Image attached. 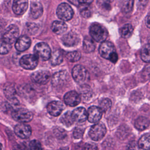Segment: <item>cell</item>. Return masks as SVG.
Returning a JSON list of instances; mask_svg holds the SVG:
<instances>
[{
  "instance_id": "obj_1",
  "label": "cell",
  "mask_w": 150,
  "mask_h": 150,
  "mask_svg": "<svg viewBox=\"0 0 150 150\" xmlns=\"http://www.w3.org/2000/svg\"><path fill=\"white\" fill-rule=\"evenodd\" d=\"M99 53L103 57L112 63H115L118 60V55L115 46L110 42L105 41L101 43L99 47Z\"/></svg>"
},
{
  "instance_id": "obj_2",
  "label": "cell",
  "mask_w": 150,
  "mask_h": 150,
  "mask_svg": "<svg viewBox=\"0 0 150 150\" xmlns=\"http://www.w3.org/2000/svg\"><path fill=\"white\" fill-rule=\"evenodd\" d=\"M90 34L91 38L97 42H104L107 38V30L98 23H93L90 27Z\"/></svg>"
},
{
  "instance_id": "obj_3",
  "label": "cell",
  "mask_w": 150,
  "mask_h": 150,
  "mask_svg": "<svg viewBox=\"0 0 150 150\" xmlns=\"http://www.w3.org/2000/svg\"><path fill=\"white\" fill-rule=\"evenodd\" d=\"M71 73L74 80L80 84H84L89 79V74L87 70L81 65L74 66Z\"/></svg>"
},
{
  "instance_id": "obj_4",
  "label": "cell",
  "mask_w": 150,
  "mask_h": 150,
  "mask_svg": "<svg viewBox=\"0 0 150 150\" xmlns=\"http://www.w3.org/2000/svg\"><path fill=\"white\" fill-rule=\"evenodd\" d=\"M35 55L43 60H47L51 58V50L47 44L44 42H40L36 44L34 47Z\"/></svg>"
},
{
  "instance_id": "obj_5",
  "label": "cell",
  "mask_w": 150,
  "mask_h": 150,
  "mask_svg": "<svg viewBox=\"0 0 150 150\" xmlns=\"http://www.w3.org/2000/svg\"><path fill=\"white\" fill-rule=\"evenodd\" d=\"M19 28L15 25H11L5 29L2 36V39L4 42L12 44L13 42H16L19 38Z\"/></svg>"
},
{
  "instance_id": "obj_6",
  "label": "cell",
  "mask_w": 150,
  "mask_h": 150,
  "mask_svg": "<svg viewBox=\"0 0 150 150\" xmlns=\"http://www.w3.org/2000/svg\"><path fill=\"white\" fill-rule=\"evenodd\" d=\"M12 117L15 121L24 123L30 121L33 118V114L28 110L21 108L14 110L12 112Z\"/></svg>"
},
{
  "instance_id": "obj_7",
  "label": "cell",
  "mask_w": 150,
  "mask_h": 150,
  "mask_svg": "<svg viewBox=\"0 0 150 150\" xmlns=\"http://www.w3.org/2000/svg\"><path fill=\"white\" fill-rule=\"evenodd\" d=\"M56 14L58 18L61 20L67 21L72 18L74 12L71 7L69 4L63 2L57 6Z\"/></svg>"
},
{
  "instance_id": "obj_8",
  "label": "cell",
  "mask_w": 150,
  "mask_h": 150,
  "mask_svg": "<svg viewBox=\"0 0 150 150\" xmlns=\"http://www.w3.org/2000/svg\"><path fill=\"white\" fill-rule=\"evenodd\" d=\"M106 127L103 123H97L93 125L89 131V136L96 141L101 139L106 134Z\"/></svg>"
},
{
  "instance_id": "obj_9",
  "label": "cell",
  "mask_w": 150,
  "mask_h": 150,
  "mask_svg": "<svg viewBox=\"0 0 150 150\" xmlns=\"http://www.w3.org/2000/svg\"><path fill=\"white\" fill-rule=\"evenodd\" d=\"M19 63L25 69L33 70L38 64V58L35 54H26L21 58Z\"/></svg>"
},
{
  "instance_id": "obj_10",
  "label": "cell",
  "mask_w": 150,
  "mask_h": 150,
  "mask_svg": "<svg viewBox=\"0 0 150 150\" xmlns=\"http://www.w3.org/2000/svg\"><path fill=\"white\" fill-rule=\"evenodd\" d=\"M69 80V75L66 71L62 70L54 73L52 77V84L55 87H60L66 84Z\"/></svg>"
},
{
  "instance_id": "obj_11",
  "label": "cell",
  "mask_w": 150,
  "mask_h": 150,
  "mask_svg": "<svg viewBox=\"0 0 150 150\" xmlns=\"http://www.w3.org/2000/svg\"><path fill=\"white\" fill-rule=\"evenodd\" d=\"M50 77V73L46 70H39L35 71L30 76L32 81L40 84H45L47 83Z\"/></svg>"
},
{
  "instance_id": "obj_12",
  "label": "cell",
  "mask_w": 150,
  "mask_h": 150,
  "mask_svg": "<svg viewBox=\"0 0 150 150\" xmlns=\"http://www.w3.org/2000/svg\"><path fill=\"white\" fill-rule=\"evenodd\" d=\"M14 131L16 135L22 139L28 138L32 134L30 127L23 123L17 124L14 128Z\"/></svg>"
},
{
  "instance_id": "obj_13",
  "label": "cell",
  "mask_w": 150,
  "mask_h": 150,
  "mask_svg": "<svg viewBox=\"0 0 150 150\" xmlns=\"http://www.w3.org/2000/svg\"><path fill=\"white\" fill-rule=\"evenodd\" d=\"M87 119L91 123H96L100 121L102 117L103 111L100 107L93 105L91 106L87 111Z\"/></svg>"
},
{
  "instance_id": "obj_14",
  "label": "cell",
  "mask_w": 150,
  "mask_h": 150,
  "mask_svg": "<svg viewBox=\"0 0 150 150\" xmlns=\"http://www.w3.org/2000/svg\"><path fill=\"white\" fill-rule=\"evenodd\" d=\"M64 109L63 103L59 101H53L50 102L47 105L48 112L52 116L59 115Z\"/></svg>"
},
{
  "instance_id": "obj_15",
  "label": "cell",
  "mask_w": 150,
  "mask_h": 150,
  "mask_svg": "<svg viewBox=\"0 0 150 150\" xmlns=\"http://www.w3.org/2000/svg\"><path fill=\"white\" fill-rule=\"evenodd\" d=\"M64 101L67 105L71 107H75L80 103V97L76 91H70L64 95Z\"/></svg>"
},
{
  "instance_id": "obj_16",
  "label": "cell",
  "mask_w": 150,
  "mask_h": 150,
  "mask_svg": "<svg viewBox=\"0 0 150 150\" xmlns=\"http://www.w3.org/2000/svg\"><path fill=\"white\" fill-rule=\"evenodd\" d=\"M62 40L64 45L71 47L77 45L79 42L80 38L77 33L71 32L64 35L62 37Z\"/></svg>"
},
{
  "instance_id": "obj_17",
  "label": "cell",
  "mask_w": 150,
  "mask_h": 150,
  "mask_svg": "<svg viewBox=\"0 0 150 150\" xmlns=\"http://www.w3.org/2000/svg\"><path fill=\"white\" fill-rule=\"evenodd\" d=\"M31 41L26 35L20 36L15 42V48L19 52H24L30 46Z\"/></svg>"
},
{
  "instance_id": "obj_18",
  "label": "cell",
  "mask_w": 150,
  "mask_h": 150,
  "mask_svg": "<svg viewBox=\"0 0 150 150\" xmlns=\"http://www.w3.org/2000/svg\"><path fill=\"white\" fill-rule=\"evenodd\" d=\"M28 7V2L25 0L14 1L12 5V9L13 12L18 15L23 14L27 10Z\"/></svg>"
},
{
  "instance_id": "obj_19",
  "label": "cell",
  "mask_w": 150,
  "mask_h": 150,
  "mask_svg": "<svg viewBox=\"0 0 150 150\" xmlns=\"http://www.w3.org/2000/svg\"><path fill=\"white\" fill-rule=\"evenodd\" d=\"M72 115L74 121L78 122H84L88 117L87 112L83 107H79L74 109L72 112Z\"/></svg>"
},
{
  "instance_id": "obj_20",
  "label": "cell",
  "mask_w": 150,
  "mask_h": 150,
  "mask_svg": "<svg viewBox=\"0 0 150 150\" xmlns=\"http://www.w3.org/2000/svg\"><path fill=\"white\" fill-rule=\"evenodd\" d=\"M43 13V6L42 4L38 1L32 2L30 5V16L33 19H37L40 17Z\"/></svg>"
},
{
  "instance_id": "obj_21",
  "label": "cell",
  "mask_w": 150,
  "mask_h": 150,
  "mask_svg": "<svg viewBox=\"0 0 150 150\" xmlns=\"http://www.w3.org/2000/svg\"><path fill=\"white\" fill-rule=\"evenodd\" d=\"M51 28L54 33L57 35H60L66 31L67 26L64 22L55 21L52 23Z\"/></svg>"
},
{
  "instance_id": "obj_22",
  "label": "cell",
  "mask_w": 150,
  "mask_h": 150,
  "mask_svg": "<svg viewBox=\"0 0 150 150\" xmlns=\"http://www.w3.org/2000/svg\"><path fill=\"white\" fill-rule=\"evenodd\" d=\"M150 124V120L149 118L141 116L139 117L135 121V128L140 131L146 129Z\"/></svg>"
},
{
  "instance_id": "obj_23",
  "label": "cell",
  "mask_w": 150,
  "mask_h": 150,
  "mask_svg": "<svg viewBox=\"0 0 150 150\" xmlns=\"http://www.w3.org/2000/svg\"><path fill=\"white\" fill-rule=\"evenodd\" d=\"M4 93L5 97L9 100H14L16 95V90L14 85L12 83H8L4 85Z\"/></svg>"
},
{
  "instance_id": "obj_24",
  "label": "cell",
  "mask_w": 150,
  "mask_h": 150,
  "mask_svg": "<svg viewBox=\"0 0 150 150\" xmlns=\"http://www.w3.org/2000/svg\"><path fill=\"white\" fill-rule=\"evenodd\" d=\"M139 147L143 150H150V134L143 135L138 141Z\"/></svg>"
},
{
  "instance_id": "obj_25",
  "label": "cell",
  "mask_w": 150,
  "mask_h": 150,
  "mask_svg": "<svg viewBox=\"0 0 150 150\" xmlns=\"http://www.w3.org/2000/svg\"><path fill=\"white\" fill-rule=\"evenodd\" d=\"M63 52L60 50H56L52 54L50 58V63L53 66L60 64L63 61Z\"/></svg>"
},
{
  "instance_id": "obj_26",
  "label": "cell",
  "mask_w": 150,
  "mask_h": 150,
  "mask_svg": "<svg viewBox=\"0 0 150 150\" xmlns=\"http://www.w3.org/2000/svg\"><path fill=\"white\" fill-rule=\"evenodd\" d=\"M61 122L66 127H70L75 121L72 115V112L67 111L64 113L60 118Z\"/></svg>"
},
{
  "instance_id": "obj_27",
  "label": "cell",
  "mask_w": 150,
  "mask_h": 150,
  "mask_svg": "<svg viewBox=\"0 0 150 150\" xmlns=\"http://www.w3.org/2000/svg\"><path fill=\"white\" fill-rule=\"evenodd\" d=\"M83 50L86 53H90L94 50L95 44L93 40L88 37H86L83 40Z\"/></svg>"
},
{
  "instance_id": "obj_28",
  "label": "cell",
  "mask_w": 150,
  "mask_h": 150,
  "mask_svg": "<svg viewBox=\"0 0 150 150\" xmlns=\"http://www.w3.org/2000/svg\"><path fill=\"white\" fill-rule=\"evenodd\" d=\"M141 59L147 63L150 62V45L147 43L143 46L141 50Z\"/></svg>"
},
{
  "instance_id": "obj_29",
  "label": "cell",
  "mask_w": 150,
  "mask_h": 150,
  "mask_svg": "<svg viewBox=\"0 0 150 150\" xmlns=\"http://www.w3.org/2000/svg\"><path fill=\"white\" fill-rule=\"evenodd\" d=\"M133 27L129 24L127 23L124 25L120 29V35L123 38H129L132 33Z\"/></svg>"
},
{
  "instance_id": "obj_30",
  "label": "cell",
  "mask_w": 150,
  "mask_h": 150,
  "mask_svg": "<svg viewBox=\"0 0 150 150\" xmlns=\"http://www.w3.org/2000/svg\"><path fill=\"white\" fill-rule=\"evenodd\" d=\"M66 59L71 62L78 61L81 57V54L78 51H73L66 54Z\"/></svg>"
},
{
  "instance_id": "obj_31",
  "label": "cell",
  "mask_w": 150,
  "mask_h": 150,
  "mask_svg": "<svg viewBox=\"0 0 150 150\" xmlns=\"http://www.w3.org/2000/svg\"><path fill=\"white\" fill-rule=\"evenodd\" d=\"M112 105L111 101L108 98L102 99L99 103V107L103 111H106L108 110Z\"/></svg>"
},
{
  "instance_id": "obj_32",
  "label": "cell",
  "mask_w": 150,
  "mask_h": 150,
  "mask_svg": "<svg viewBox=\"0 0 150 150\" xmlns=\"http://www.w3.org/2000/svg\"><path fill=\"white\" fill-rule=\"evenodd\" d=\"M133 4V1H124L121 2V6L122 11L126 13L130 12L132 9Z\"/></svg>"
},
{
  "instance_id": "obj_33",
  "label": "cell",
  "mask_w": 150,
  "mask_h": 150,
  "mask_svg": "<svg viewBox=\"0 0 150 150\" xmlns=\"http://www.w3.org/2000/svg\"><path fill=\"white\" fill-rule=\"evenodd\" d=\"M53 134L57 138L60 139L64 138L66 136V132L65 131L60 127H55L53 129Z\"/></svg>"
},
{
  "instance_id": "obj_34",
  "label": "cell",
  "mask_w": 150,
  "mask_h": 150,
  "mask_svg": "<svg viewBox=\"0 0 150 150\" xmlns=\"http://www.w3.org/2000/svg\"><path fill=\"white\" fill-rule=\"evenodd\" d=\"M12 46L11 44H8L4 41L1 42L0 52L1 54H5L8 53L11 49Z\"/></svg>"
},
{
  "instance_id": "obj_35",
  "label": "cell",
  "mask_w": 150,
  "mask_h": 150,
  "mask_svg": "<svg viewBox=\"0 0 150 150\" xmlns=\"http://www.w3.org/2000/svg\"><path fill=\"white\" fill-rule=\"evenodd\" d=\"M30 150H43L41 144L37 140H32L29 143Z\"/></svg>"
},
{
  "instance_id": "obj_36",
  "label": "cell",
  "mask_w": 150,
  "mask_h": 150,
  "mask_svg": "<svg viewBox=\"0 0 150 150\" xmlns=\"http://www.w3.org/2000/svg\"><path fill=\"white\" fill-rule=\"evenodd\" d=\"M84 133V129L80 128H76L73 131V135L76 139H79L82 137Z\"/></svg>"
},
{
  "instance_id": "obj_37",
  "label": "cell",
  "mask_w": 150,
  "mask_h": 150,
  "mask_svg": "<svg viewBox=\"0 0 150 150\" xmlns=\"http://www.w3.org/2000/svg\"><path fill=\"white\" fill-rule=\"evenodd\" d=\"M28 30L30 32V34H33V32H35L37 30V25L34 24V23H28Z\"/></svg>"
},
{
  "instance_id": "obj_38",
  "label": "cell",
  "mask_w": 150,
  "mask_h": 150,
  "mask_svg": "<svg viewBox=\"0 0 150 150\" xmlns=\"http://www.w3.org/2000/svg\"><path fill=\"white\" fill-rule=\"evenodd\" d=\"M82 150H98V149L95 144L91 143H87L84 145Z\"/></svg>"
},
{
  "instance_id": "obj_39",
  "label": "cell",
  "mask_w": 150,
  "mask_h": 150,
  "mask_svg": "<svg viewBox=\"0 0 150 150\" xmlns=\"http://www.w3.org/2000/svg\"><path fill=\"white\" fill-rule=\"evenodd\" d=\"M80 14L81 15L85 18H88L91 16V11L88 8H84L81 10L80 11Z\"/></svg>"
},
{
  "instance_id": "obj_40",
  "label": "cell",
  "mask_w": 150,
  "mask_h": 150,
  "mask_svg": "<svg viewBox=\"0 0 150 150\" xmlns=\"http://www.w3.org/2000/svg\"><path fill=\"white\" fill-rule=\"evenodd\" d=\"M127 150H136V145L134 142H130L129 144L127 146Z\"/></svg>"
},
{
  "instance_id": "obj_41",
  "label": "cell",
  "mask_w": 150,
  "mask_h": 150,
  "mask_svg": "<svg viewBox=\"0 0 150 150\" xmlns=\"http://www.w3.org/2000/svg\"><path fill=\"white\" fill-rule=\"evenodd\" d=\"M145 23L148 28H150V12L148 14L145 19Z\"/></svg>"
},
{
  "instance_id": "obj_42",
  "label": "cell",
  "mask_w": 150,
  "mask_h": 150,
  "mask_svg": "<svg viewBox=\"0 0 150 150\" xmlns=\"http://www.w3.org/2000/svg\"><path fill=\"white\" fill-rule=\"evenodd\" d=\"M19 150H30V149H29L26 145H22L19 148Z\"/></svg>"
},
{
  "instance_id": "obj_43",
  "label": "cell",
  "mask_w": 150,
  "mask_h": 150,
  "mask_svg": "<svg viewBox=\"0 0 150 150\" xmlns=\"http://www.w3.org/2000/svg\"><path fill=\"white\" fill-rule=\"evenodd\" d=\"M57 150H69V148L67 147H62V148H59Z\"/></svg>"
},
{
  "instance_id": "obj_44",
  "label": "cell",
  "mask_w": 150,
  "mask_h": 150,
  "mask_svg": "<svg viewBox=\"0 0 150 150\" xmlns=\"http://www.w3.org/2000/svg\"><path fill=\"white\" fill-rule=\"evenodd\" d=\"M148 44L150 45V38H149V39L148 40Z\"/></svg>"
}]
</instances>
